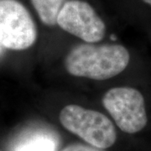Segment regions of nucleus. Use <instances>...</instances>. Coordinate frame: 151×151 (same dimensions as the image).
Instances as JSON below:
<instances>
[{
    "label": "nucleus",
    "instance_id": "1",
    "mask_svg": "<svg viewBox=\"0 0 151 151\" xmlns=\"http://www.w3.org/2000/svg\"><path fill=\"white\" fill-rule=\"evenodd\" d=\"M129 60V53L123 45L83 44L66 55L65 67L70 75L102 81L124 71Z\"/></svg>",
    "mask_w": 151,
    "mask_h": 151
},
{
    "label": "nucleus",
    "instance_id": "2",
    "mask_svg": "<svg viewBox=\"0 0 151 151\" xmlns=\"http://www.w3.org/2000/svg\"><path fill=\"white\" fill-rule=\"evenodd\" d=\"M59 119L65 129L90 145L106 150L116 142L117 133L113 122L102 113L70 104L60 111Z\"/></svg>",
    "mask_w": 151,
    "mask_h": 151
},
{
    "label": "nucleus",
    "instance_id": "3",
    "mask_svg": "<svg viewBox=\"0 0 151 151\" xmlns=\"http://www.w3.org/2000/svg\"><path fill=\"white\" fill-rule=\"evenodd\" d=\"M103 104L124 133H138L144 129L148 123L145 98L135 88H112L104 94Z\"/></svg>",
    "mask_w": 151,
    "mask_h": 151
},
{
    "label": "nucleus",
    "instance_id": "4",
    "mask_svg": "<svg viewBox=\"0 0 151 151\" xmlns=\"http://www.w3.org/2000/svg\"><path fill=\"white\" fill-rule=\"evenodd\" d=\"M37 29L29 12L17 0H0V44L14 50L29 48Z\"/></svg>",
    "mask_w": 151,
    "mask_h": 151
},
{
    "label": "nucleus",
    "instance_id": "5",
    "mask_svg": "<svg viewBox=\"0 0 151 151\" xmlns=\"http://www.w3.org/2000/svg\"><path fill=\"white\" fill-rule=\"evenodd\" d=\"M57 24L65 32L86 43L101 41L106 33V25L95 9L81 0H69L60 11Z\"/></svg>",
    "mask_w": 151,
    "mask_h": 151
},
{
    "label": "nucleus",
    "instance_id": "6",
    "mask_svg": "<svg viewBox=\"0 0 151 151\" xmlns=\"http://www.w3.org/2000/svg\"><path fill=\"white\" fill-rule=\"evenodd\" d=\"M66 2L67 0H31L40 19L48 26L57 24L58 14Z\"/></svg>",
    "mask_w": 151,
    "mask_h": 151
},
{
    "label": "nucleus",
    "instance_id": "7",
    "mask_svg": "<svg viewBox=\"0 0 151 151\" xmlns=\"http://www.w3.org/2000/svg\"><path fill=\"white\" fill-rule=\"evenodd\" d=\"M56 141L47 135H37L24 142L16 151H55Z\"/></svg>",
    "mask_w": 151,
    "mask_h": 151
},
{
    "label": "nucleus",
    "instance_id": "8",
    "mask_svg": "<svg viewBox=\"0 0 151 151\" xmlns=\"http://www.w3.org/2000/svg\"><path fill=\"white\" fill-rule=\"evenodd\" d=\"M60 151H106L103 149L97 148L92 145H86L81 144H73L65 147Z\"/></svg>",
    "mask_w": 151,
    "mask_h": 151
},
{
    "label": "nucleus",
    "instance_id": "9",
    "mask_svg": "<svg viewBox=\"0 0 151 151\" xmlns=\"http://www.w3.org/2000/svg\"><path fill=\"white\" fill-rule=\"evenodd\" d=\"M145 4H147L148 5H150L151 7V0H143Z\"/></svg>",
    "mask_w": 151,
    "mask_h": 151
},
{
    "label": "nucleus",
    "instance_id": "10",
    "mask_svg": "<svg viewBox=\"0 0 151 151\" xmlns=\"http://www.w3.org/2000/svg\"><path fill=\"white\" fill-rule=\"evenodd\" d=\"M0 151H1V150H0Z\"/></svg>",
    "mask_w": 151,
    "mask_h": 151
}]
</instances>
